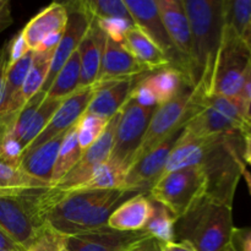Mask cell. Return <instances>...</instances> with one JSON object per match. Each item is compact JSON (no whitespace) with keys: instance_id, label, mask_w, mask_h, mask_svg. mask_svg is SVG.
I'll return each mask as SVG.
<instances>
[{"instance_id":"6da1fadb","label":"cell","mask_w":251,"mask_h":251,"mask_svg":"<svg viewBox=\"0 0 251 251\" xmlns=\"http://www.w3.org/2000/svg\"><path fill=\"white\" fill-rule=\"evenodd\" d=\"M245 135L190 137L181 132L174 145L163 174L188 167H200L207 178L206 199L232 206L242 171Z\"/></svg>"},{"instance_id":"7a4b0ae2","label":"cell","mask_w":251,"mask_h":251,"mask_svg":"<svg viewBox=\"0 0 251 251\" xmlns=\"http://www.w3.org/2000/svg\"><path fill=\"white\" fill-rule=\"evenodd\" d=\"M193 37L194 90L210 95L225 31V0H181Z\"/></svg>"},{"instance_id":"3957f363","label":"cell","mask_w":251,"mask_h":251,"mask_svg":"<svg viewBox=\"0 0 251 251\" xmlns=\"http://www.w3.org/2000/svg\"><path fill=\"white\" fill-rule=\"evenodd\" d=\"M56 193L48 188L0 189V229L22 249H28L46 227Z\"/></svg>"},{"instance_id":"277c9868","label":"cell","mask_w":251,"mask_h":251,"mask_svg":"<svg viewBox=\"0 0 251 251\" xmlns=\"http://www.w3.org/2000/svg\"><path fill=\"white\" fill-rule=\"evenodd\" d=\"M233 207L203 198L176 221V242H185L196 251H229L234 234Z\"/></svg>"},{"instance_id":"5b68a950","label":"cell","mask_w":251,"mask_h":251,"mask_svg":"<svg viewBox=\"0 0 251 251\" xmlns=\"http://www.w3.org/2000/svg\"><path fill=\"white\" fill-rule=\"evenodd\" d=\"M248 132L250 127L240 100L220 95L205 96L194 90V112L184 125V134L200 139Z\"/></svg>"},{"instance_id":"8992f818","label":"cell","mask_w":251,"mask_h":251,"mask_svg":"<svg viewBox=\"0 0 251 251\" xmlns=\"http://www.w3.org/2000/svg\"><path fill=\"white\" fill-rule=\"evenodd\" d=\"M207 195V178L200 167H188L164 174L149 191L151 200L180 220Z\"/></svg>"},{"instance_id":"52a82bcc","label":"cell","mask_w":251,"mask_h":251,"mask_svg":"<svg viewBox=\"0 0 251 251\" xmlns=\"http://www.w3.org/2000/svg\"><path fill=\"white\" fill-rule=\"evenodd\" d=\"M250 71L251 54L249 49L225 26L222 47L218 55L210 95H220L240 100Z\"/></svg>"},{"instance_id":"ba28073f","label":"cell","mask_w":251,"mask_h":251,"mask_svg":"<svg viewBox=\"0 0 251 251\" xmlns=\"http://www.w3.org/2000/svg\"><path fill=\"white\" fill-rule=\"evenodd\" d=\"M194 112V90L186 88L178 97L158 105L147 126L142 144L135 153L132 164L158 147L168 137L181 130ZM131 164V166H132Z\"/></svg>"},{"instance_id":"9c48e42d","label":"cell","mask_w":251,"mask_h":251,"mask_svg":"<svg viewBox=\"0 0 251 251\" xmlns=\"http://www.w3.org/2000/svg\"><path fill=\"white\" fill-rule=\"evenodd\" d=\"M156 108L141 107L130 98L122 108L109 161L122 167L125 172L131 167Z\"/></svg>"},{"instance_id":"30bf717a","label":"cell","mask_w":251,"mask_h":251,"mask_svg":"<svg viewBox=\"0 0 251 251\" xmlns=\"http://www.w3.org/2000/svg\"><path fill=\"white\" fill-rule=\"evenodd\" d=\"M162 21L169 38L180 58L184 75L191 88H195V63H194L193 37L188 15L181 0H156Z\"/></svg>"},{"instance_id":"8fae6325","label":"cell","mask_w":251,"mask_h":251,"mask_svg":"<svg viewBox=\"0 0 251 251\" xmlns=\"http://www.w3.org/2000/svg\"><path fill=\"white\" fill-rule=\"evenodd\" d=\"M120 115H122V109L108 122L105 130L100 135V139L90 149L83 152L76 166L60 181H58L55 185L50 186V188L64 194L73 193L76 188L82 185L85 181L91 178V176L95 173L98 167H100L109 159Z\"/></svg>"},{"instance_id":"7c38bea8","label":"cell","mask_w":251,"mask_h":251,"mask_svg":"<svg viewBox=\"0 0 251 251\" xmlns=\"http://www.w3.org/2000/svg\"><path fill=\"white\" fill-rule=\"evenodd\" d=\"M108 191H80V193H60V198L50 208L46 217V225L64 237L76 234L78 225L88 211L103 198Z\"/></svg>"},{"instance_id":"4fadbf2b","label":"cell","mask_w":251,"mask_h":251,"mask_svg":"<svg viewBox=\"0 0 251 251\" xmlns=\"http://www.w3.org/2000/svg\"><path fill=\"white\" fill-rule=\"evenodd\" d=\"M64 5L68 10V24L64 29L60 42L54 51L50 69L41 90L44 93H47L59 71L73 55L74 51L78 48L93 19L86 9L83 1H70L65 2Z\"/></svg>"},{"instance_id":"5bb4252c","label":"cell","mask_w":251,"mask_h":251,"mask_svg":"<svg viewBox=\"0 0 251 251\" xmlns=\"http://www.w3.org/2000/svg\"><path fill=\"white\" fill-rule=\"evenodd\" d=\"M183 130L184 127L176 131L174 135H172L171 137H168L158 147L149 152L146 156L135 162L125 174L124 184H123L122 189L127 191H135V193L139 194H149L152 186L163 176L169 154H171L176 142L180 137Z\"/></svg>"},{"instance_id":"9a60e30c","label":"cell","mask_w":251,"mask_h":251,"mask_svg":"<svg viewBox=\"0 0 251 251\" xmlns=\"http://www.w3.org/2000/svg\"><path fill=\"white\" fill-rule=\"evenodd\" d=\"M124 2L135 26L161 48L173 68L184 74L180 58L167 33L156 0H124Z\"/></svg>"},{"instance_id":"2e32d148","label":"cell","mask_w":251,"mask_h":251,"mask_svg":"<svg viewBox=\"0 0 251 251\" xmlns=\"http://www.w3.org/2000/svg\"><path fill=\"white\" fill-rule=\"evenodd\" d=\"M150 237L145 230L120 232L104 226L98 229L65 237L69 251H127L140 240Z\"/></svg>"},{"instance_id":"e0dca14e","label":"cell","mask_w":251,"mask_h":251,"mask_svg":"<svg viewBox=\"0 0 251 251\" xmlns=\"http://www.w3.org/2000/svg\"><path fill=\"white\" fill-rule=\"evenodd\" d=\"M93 96H95V88L93 86H88V87L77 88L73 95L66 97L53 114L48 125L26 150L34 149L48 140L53 139L56 135L70 130L77 123L81 115L86 112Z\"/></svg>"},{"instance_id":"ac0fdd59","label":"cell","mask_w":251,"mask_h":251,"mask_svg":"<svg viewBox=\"0 0 251 251\" xmlns=\"http://www.w3.org/2000/svg\"><path fill=\"white\" fill-rule=\"evenodd\" d=\"M149 73L150 71L145 66L132 58L131 54L123 47L122 43H117L105 37L100 73L92 86L136 78Z\"/></svg>"},{"instance_id":"d6986e66","label":"cell","mask_w":251,"mask_h":251,"mask_svg":"<svg viewBox=\"0 0 251 251\" xmlns=\"http://www.w3.org/2000/svg\"><path fill=\"white\" fill-rule=\"evenodd\" d=\"M68 24V10L61 2H53L32 17L22 29L26 44L33 51L44 39L53 33L64 32Z\"/></svg>"},{"instance_id":"ffe728a7","label":"cell","mask_w":251,"mask_h":251,"mask_svg":"<svg viewBox=\"0 0 251 251\" xmlns=\"http://www.w3.org/2000/svg\"><path fill=\"white\" fill-rule=\"evenodd\" d=\"M136 81L137 77L93 86L95 96L91 100L86 112L110 120L129 100Z\"/></svg>"},{"instance_id":"44dd1931","label":"cell","mask_w":251,"mask_h":251,"mask_svg":"<svg viewBox=\"0 0 251 251\" xmlns=\"http://www.w3.org/2000/svg\"><path fill=\"white\" fill-rule=\"evenodd\" d=\"M66 132L56 135L53 139L48 140L34 149L26 150L20 159L19 168L28 176L39 179L50 186V179L56 157Z\"/></svg>"},{"instance_id":"7402d4cb","label":"cell","mask_w":251,"mask_h":251,"mask_svg":"<svg viewBox=\"0 0 251 251\" xmlns=\"http://www.w3.org/2000/svg\"><path fill=\"white\" fill-rule=\"evenodd\" d=\"M151 215L152 200L149 194H137L115 208L107 226L120 232H139L144 230Z\"/></svg>"},{"instance_id":"603a6c76","label":"cell","mask_w":251,"mask_h":251,"mask_svg":"<svg viewBox=\"0 0 251 251\" xmlns=\"http://www.w3.org/2000/svg\"><path fill=\"white\" fill-rule=\"evenodd\" d=\"M104 43L105 34L100 28L96 20L92 19L85 37L77 48L81 66L80 88L92 86L97 80Z\"/></svg>"},{"instance_id":"cb8c5ba5","label":"cell","mask_w":251,"mask_h":251,"mask_svg":"<svg viewBox=\"0 0 251 251\" xmlns=\"http://www.w3.org/2000/svg\"><path fill=\"white\" fill-rule=\"evenodd\" d=\"M122 44L131 54L132 58L145 66L150 73L172 66L161 48L153 43L139 27L132 26L124 36Z\"/></svg>"},{"instance_id":"d4e9b609","label":"cell","mask_w":251,"mask_h":251,"mask_svg":"<svg viewBox=\"0 0 251 251\" xmlns=\"http://www.w3.org/2000/svg\"><path fill=\"white\" fill-rule=\"evenodd\" d=\"M141 81L153 93L159 105L178 97L186 88H191L184 74L173 66L146 74Z\"/></svg>"},{"instance_id":"484cf974","label":"cell","mask_w":251,"mask_h":251,"mask_svg":"<svg viewBox=\"0 0 251 251\" xmlns=\"http://www.w3.org/2000/svg\"><path fill=\"white\" fill-rule=\"evenodd\" d=\"M225 26L251 49V0H225Z\"/></svg>"},{"instance_id":"4316f807","label":"cell","mask_w":251,"mask_h":251,"mask_svg":"<svg viewBox=\"0 0 251 251\" xmlns=\"http://www.w3.org/2000/svg\"><path fill=\"white\" fill-rule=\"evenodd\" d=\"M34 53V51H33ZM54 51H44V53H34L33 63L28 71L24 86L21 88L19 98L16 102V113L33 97L36 93L42 90L46 81L47 75L50 69L51 59H53Z\"/></svg>"},{"instance_id":"83f0119b","label":"cell","mask_w":251,"mask_h":251,"mask_svg":"<svg viewBox=\"0 0 251 251\" xmlns=\"http://www.w3.org/2000/svg\"><path fill=\"white\" fill-rule=\"evenodd\" d=\"M80 55L76 49L55 76L53 83L47 91L46 97L49 100H65L77 88H80Z\"/></svg>"},{"instance_id":"f1b7e54d","label":"cell","mask_w":251,"mask_h":251,"mask_svg":"<svg viewBox=\"0 0 251 251\" xmlns=\"http://www.w3.org/2000/svg\"><path fill=\"white\" fill-rule=\"evenodd\" d=\"M81 156H82V150L78 145L75 124L70 130H68L60 145L53 174H51L50 186L55 185L58 181H60L76 166V163L80 161Z\"/></svg>"},{"instance_id":"f546056e","label":"cell","mask_w":251,"mask_h":251,"mask_svg":"<svg viewBox=\"0 0 251 251\" xmlns=\"http://www.w3.org/2000/svg\"><path fill=\"white\" fill-rule=\"evenodd\" d=\"M126 172L108 159L105 163L98 167L87 181L76 188L73 193L80 191H108L122 189Z\"/></svg>"},{"instance_id":"4dcf8cb0","label":"cell","mask_w":251,"mask_h":251,"mask_svg":"<svg viewBox=\"0 0 251 251\" xmlns=\"http://www.w3.org/2000/svg\"><path fill=\"white\" fill-rule=\"evenodd\" d=\"M176 220L168 208L152 200V215L147 222L145 232L159 243L176 242Z\"/></svg>"},{"instance_id":"1f68e13d","label":"cell","mask_w":251,"mask_h":251,"mask_svg":"<svg viewBox=\"0 0 251 251\" xmlns=\"http://www.w3.org/2000/svg\"><path fill=\"white\" fill-rule=\"evenodd\" d=\"M109 120L85 112L76 123V134L82 153L100 137Z\"/></svg>"},{"instance_id":"d6a6232c","label":"cell","mask_w":251,"mask_h":251,"mask_svg":"<svg viewBox=\"0 0 251 251\" xmlns=\"http://www.w3.org/2000/svg\"><path fill=\"white\" fill-rule=\"evenodd\" d=\"M63 100H49V98L46 97V100H44L43 103L39 105L38 110H37L36 114L32 118L31 124H29L26 134L22 137L21 146L22 149H24V151L34 141V140H36V137L43 131L44 127H46L47 125H48V123L50 122L54 113H55L56 109L60 107Z\"/></svg>"},{"instance_id":"836d02e7","label":"cell","mask_w":251,"mask_h":251,"mask_svg":"<svg viewBox=\"0 0 251 251\" xmlns=\"http://www.w3.org/2000/svg\"><path fill=\"white\" fill-rule=\"evenodd\" d=\"M48 186V184L22 172L19 167L0 161V189H39Z\"/></svg>"},{"instance_id":"e575fe53","label":"cell","mask_w":251,"mask_h":251,"mask_svg":"<svg viewBox=\"0 0 251 251\" xmlns=\"http://www.w3.org/2000/svg\"><path fill=\"white\" fill-rule=\"evenodd\" d=\"M83 4L95 20L123 19L134 24L124 0H85Z\"/></svg>"},{"instance_id":"d590c367","label":"cell","mask_w":251,"mask_h":251,"mask_svg":"<svg viewBox=\"0 0 251 251\" xmlns=\"http://www.w3.org/2000/svg\"><path fill=\"white\" fill-rule=\"evenodd\" d=\"M64 243H65V237L46 225L38 238L26 251H59L61 247H64Z\"/></svg>"},{"instance_id":"8d00e7d4","label":"cell","mask_w":251,"mask_h":251,"mask_svg":"<svg viewBox=\"0 0 251 251\" xmlns=\"http://www.w3.org/2000/svg\"><path fill=\"white\" fill-rule=\"evenodd\" d=\"M100 28L102 29L105 37H108L112 41L117 43H122L126 32L135 26L132 22L126 21L123 19H104V20H96Z\"/></svg>"},{"instance_id":"74e56055","label":"cell","mask_w":251,"mask_h":251,"mask_svg":"<svg viewBox=\"0 0 251 251\" xmlns=\"http://www.w3.org/2000/svg\"><path fill=\"white\" fill-rule=\"evenodd\" d=\"M7 47H9V65L16 63L29 51L21 31L15 34L10 41H7Z\"/></svg>"},{"instance_id":"f35d334b","label":"cell","mask_w":251,"mask_h":251,"mask_svg":"<svg viewBox=\"0 0 251 251\" xmlns=\"http://www.w3.org/2000/svg\"><path fill=\"white\" fill-rule=\"evenodd\" d=\"M7 68H9V47H7V42H5L0 48V114H1L2 102H4Z\"/></svg>"},{"instance_id":"ab89813d","label":"cell","mask_w":251,"mask_h":251,"mask_svg":"<svg viewBox=\"0 0 251 251\" xmlns=\"http://www.w3.org/2000/svg\"><path fill=\"white\" fill-rule=\"evenodd\" d=\"M233 248L235 251H251L250 228H235L233 234Z\"/></svg>"},{"instance_id":"60d3db41","label":"cell","mask_w":251,"mask_h":251,"mask_svg":"<svg viewBox=\"0 0 251 251\" xmlns=\"http://www.w3.org/2000/svg\"><path fill=\"white\" fill-rule=\"evenodd\" d=\"M240 102L244 104L245 119H247L248 125H249L250 127V132H251V71L247 82H245L244 90H243L242 97H240Z\"/></svg>"},{"instance_id":"b9f144b4","label":"cell","mask_w":251,"mask_h":251,"mask_svg":"<svg viewBox=\"0 0 251 251\" xmlns=\"http://www.w3.org/2000/svg\"><path fill=\"white\" fill-rule=\"evenodd\" d=\"M14 22L11 15V5L7 0H0V33Z\"/></svg>"},{"instance_id":"7bdbcfd3","label":"cell","mask_w":251,"mask_h":251,"mask_svg":"<svg viewBox=\"0 0 251 251\" xmlns=\"http://www.w3.org/2000/svg\"><path fill=\"white\" fill-rule=\"evenodd\" d=\"M127 251H162L161 243L152 237H147L132 245Z\"/></svg>"},{"instance_id":"ee69618b","label":"cell","mask_w":251,"mask_h":251,"mask_svg":"<svg viewBox=\"0 0 251 251\" xmlns=\"http://www.w3.org/2000/svg\"><path fill=\"white\" fill-rule=\"evenodd\" d=\"M162 251H196L190 244L185 242L161 243Z\"/></svg>"},{"instance_id":"f6af8a7d","label":"cell","mask_w":251,"mask_h":251,"mask_svg":"<svg viewBox=\"0 0 251 251\" xmlns=\"http://www.w3.org/2000/svg\"><path fill=\"white\" fill-rule=\"evenodd\" d=\"M1 249H22V248L17 245L4 230L0 229V250Z\"/></svg>"},{"instance_id":"bcb514c9","label":"cell","mask_w":251,"mask_h":251,"mask_svg":"<svg viewBox=\"0 0 251 251\" xmlns=\"http://www.w3.org/2000/svg\"><path fill=\"white\" fill-rule=\"evenodd\" d=\"M243 159L245 163L251 166V132H248L244 136V152H243Z\"/></svg>"},{"instance_id":"7dc6e473","label":"cell","mask_w":251,"mask_h":251,"mask_svg":"<svg viewBox=\"0 0 251 251\" xmlns=\"http://www.w3.org/2000/svg\"><path fill=\"white\" fill-rule=\"evenodd\" d=\"M242 176H243V178H244V180H245V183H247L248 189H249V193H250V195H251V172L248 171L247 167H244V168H243Z\"/></svg>"},{"instance_id":"c3c4849f","label":"cell","mask_w":251,"mask_h":251,"mask_svg":"<svg viewBox=\"0 0 251 251\" xmlns=\"http://www.w3.org/2000/svg\"><path fill=\"white\" fill-rule=\"evenodd\" d=\"M0 251H26L25 249H1Z\"/></svg>"},{"instance_id":"681fc988","label":"cell","mask_w":251,"mask_h":251,"mask_svg":"<svg viewBox=\"0 0 251 251\" xmlns=\"http://www.w3.org/2000/svg\"><path fill=\"white\" fill-rule=\"evenodd\" d=\"M59 251H69V250L66 249V248H65V245H64V247H61V249L59 250Z\"/></svg>"},{"instance_id":"f907efd6","label":"cell","mask_w":251,"mask_h":251,"mask_svg":"<svg viewBox=\"0 0 251 251\" xmlns=\"http://www.w3.org/2000/svg\"><path fill=\"white\" fill-rule=\"evenodd\" d=\"M229 251H235V250H234V248H233V245H232V248H230V250H229Z\"/></svg>"},{"instance_id":"816d5d0a","label":"cell","mask_w":251,"mask_h":251,"mask_svg":"<svg viewBox=\"0 0 251 251\" xmlns=\"http://www.w3.org/2000/svg\"><path fill=\"white\" fill-rule=\"evenodd\" d=\"M250 54H251V49H250Z\"/></svg>"}]
</instances>
